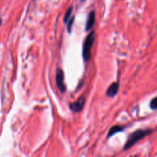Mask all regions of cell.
Instances as JSON below:
<instances>
[{
	"label": "cell",
	"mask_w": 157,
	"mask_h": 157,
	"mask_svg": "<svg viewBox=\"0 0 157 157\" xmlns=\"http://www.w3.org/2000/svg\"><path fill=\"white\" fill-rule=\"evenodd\" d=\"M153 133V130L150 129H147V130H138L133 132L130 136H129L128 140H127V143L125 144L124 147V150H127L131 148L132 147L135 145L137 142L144 139V137L147 136L148 135L151 134Z\"/></svg>",
	"instance_id": "cell-1"
},
{
	"label": "cell",
	"mask_w": 157,
	"mask_h": 157,
	"mask_svg": "<svg viewBox=\"0 0 157 157\" xmlns=\"http://www.w3.org/2000/svg\"><path fill=\"white\" fill-rule=\"evenodd\" d=\"M95 12L94 11L90 12L87 18V24H86V31H89L93 28V26L95 24Z\"/></svg>",
	"instance_id": "cell-6"
},
{
	"label": "cell",
	"mask_w": 157,
	"mask_h": 157,
	"mask_svg": "<svg viewBox=\"0 0 157 157\" xmlns=\"http://www.w3.org/2000/svg\"><path fill=\"white\" fill-rule=\"evenodd\" d=\"M95 40V32H91L84 41V46H83V57L86 61H89L91 57V49L94 42Z\"/></svg>",
	"instance_id": "cell-2"
},
{
	"label": "cell",
	"mask_w": 157,
	"mask_h": 157,
	"mask_svg": "<svg viewBox=\"0 0 157 157\" xmlns=\"http://www.w3.org/2000/svg\"><path fill=\"white\" fill-rule=\"evenodd\" d=\"M150 108L153 109V110H156L157 108V102H156V98H154L150 102Z\"/></svg>",
	"instance_id": "cell-9"
},
{
	"label": "cell",
	"mask_w": 157,
	"mask_h": 157,
	"mask_svg": "<svg viewBox=\"0 0 157 157\" xmlns=\"http://www.w3.org/2000/svg\"><path fill=\"white\" fill-rule=\"evenodd\" d=\"M1 24H2V19L0 18V25H1Z\"/></svg>",
	"instance_id": "cell-11"
},
{
	"label": "cell",
	"mask_w": 157,
	"mask_h": 157,
	"mask_svg": "<svg viewBox=\"0 0 157 157\" xmlns=\"http://www.w3.org/2000/svg\"><path fill=\"white\" fill-rule=\"evenodd\" d=\"M72 9H73V8H72V6H71V7L69 8V9L67 11V12L65 13V15H64V23L68 22L69 19H70L71 16V15H72Z\"/></svg>",
	"instance_id": "cell-8"
},
{
	"label": "cell",
	"mask_w": 157,
	"mask_h": 157,
	"mask_svg": "<svg viewBox=\"0 0 157 157\" xmlns=\"http://www.w3.org/2000/svg\"><path fill=\"white\" fill-rule=\"evenodd\" d=\"M84 105H85V98L84 96H81L78 101L70 104V109L73 112L78 113V112L82 111Z\"/></svg>",
	"instance_id": "cell-4"
},
{
	"label": "cell",
	"mask_w": 157,
	"mask_h": 157,
	"mask_svg": "<svg viewBox=\"0 0 157 157\" xmlns=\"http://www.w3.org/2000/svg\"><path fill=\"white\" fill-rule=\"evenodd\" d=\"M120 84L118 83H112L111 85L107 88V97H110V98H113L115 95L117 94L118 90H119Z\"/></svg>",
	"instance_id": "cell-5"
},
{
	"label": "cell",
	"mask_w": 157,
	"mask_h": 157,
	"mask_svg": "<svg viewBox=\"0 0 157 157\" xmlns=\"http://www.w3.org/2000/svg\"><path fill=\"white\" fill-rule=\"evenodd\" d=\"M124 127H120V126H113L110 129L108 132V134H107V137H111L112 136H113L116 133H120V132L124 131Z\"/></svg>",
	"instance_id": "cell-7"
},
{
	"label": "cell",
	"mask_w": 157,
	"mask_h": 157,
	"mask_svg": "<svg viewBox=\"0 0 157 157\" xmlns=\"http://www.w3.org/2000/svg\"><path fill=\"white\" fill-rule=\"evenodd\" d=\"M64 72L61 68L57 69L56 72V84L58 86V88L61 93H64L66 90V87L64 84Z\"/></svg>",
	"instance_id": "cell-3"
},
{
	"label": "cell",
	"mask_w": 157,
	"mask_h": 157,
	"mask_svg": "<svg viewBox=\"0 0 157 157\" xmlns=\"http://www.w3.org/2000/svg\"><path fill=\"white\" fill-rule=\"evenodd\" d=\"M82 1H83V0H82Z\"/></svg>",
	"instance_id": "cell-12"
},
{
	"label": "cell",
	"mask_w": 157,
	"mask_h": 157,
	"mask_svg": "<svg viewBox=\"0 0 157 157\" xmlns=\"http://www.w3.org/2000/svg\"><path fill=\"white\" fill-rule=\"evenodd\" d=\"M74 19H75V18L72 17L71 19H69V23L67 22L68 23V25H67V31H68V32H71V27H72V25H73Z\"/></svg>",
	"instance_id": "cell-10"
}]
</instances>
